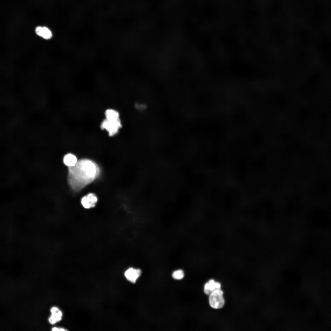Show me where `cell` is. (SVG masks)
Returning a JSON list of instances; mask_svg holds the SVG:
<instances>
[{
  "label": "cell",
  "instance_id": "6da1fadb",
  "mask_svg": "<svg viewBox=\"0 0 331 331\" xmlns=\"http://www.w3.org/2000/svg\"><path fill=\"white\" fill-rule=\"evenodd\" d=\"M100 172L99 167L93 161L80 160L75 166L68 168L69 184L73 189L79 191L93 181Z\"/></svg>",
  "mask_w": 331,
  "mask_h": 331
},
{
  "label": "cell",
  "instance_id": "7a4b0ae2",
  "mask_svg": "<svg viewBox=\"0 0 331 331\" xmlns=\"http://www.w3.org/2000/svg\"><path fill=\"white\" fill-rule=\"evenodd\" d=\"M121 127V123L120 118L114 120L105 119L101 124V128L106 130L110 136H112L116 134Z\"/></svg>",
  "mask_w": 331,
  "mask_h": 331
},
{
  "label": "cell",
  "instance_id": "3957f363",
  "mask_svg": "<svg viewBox=\"0 0 331 331\" xmlns=\"http://www.w3.org/2000/svg\"><path fill=\"white\" fill-rule=\"evenodd\" d=\"M223 294V292L220 289L215 291L209 295V303L211 307L219 309L223 307L225 303Z\"/></svg>",
  "mask_w": 331,
  "mask_h": 331
},
{
  "label": "cell",
  "instance_id": "277c9868",
  "mask_svg": "<svg viewBox=\"0 0 331 331\" xmlns=\"http://www.w3.org/2000/svg\"><path fill=\"white\" fill-rule=\"evenodd\" d=\"M97 201V198L93 193H90L83 196L81 200L83 207L86 209L94 207Z\"/></svg>",
  "mask_w": 331,
  "mask_h": 331
},
{
  "label": "cell",
  "instance_id": "5b68a950",
  "mask_svg": "<svg viewBox=\"0 0 331 331\" xmlns=\"http://www.w3.org/2000/svg\"><path fill=\"white\" fill-rule=\"evenodd\" d=\"M141 271L139 268H130L124 272L126 279L129 281L135 283L141 274Z\"/></svg>",
  "mask_w": 331,
  "mask_h": 331
},
{
  "label": "cell",
  "instance_id": "8992f818",
  "mask_svg": "<svg viewBox=\"0 0 331 331\" xmlns=\"http://www.w3.org/2000/svg\"><path fill=\"white\" fill-rule=\"evenodd\" d=\"M221 287L220 283L211 280L205 284L204 291L205 294L209 295L215 291L221 289Z\"/></svg>",
  "mask_w": 331,
  "mask_h": 331
},
{
  "label": "cell",
  "instance_id": "52a82bcc",
  "mask_svg": "<svg viewBox=\"0 0 331 331\" xmlns=\"http://www.w3.org/2000/svg\"><path fill=\"white\" fill-rule=\"evenodd\" d=\"M50 311L51 315L48 319V321L51 324H55L61 320L63 314L58 307L55 306L52 307Z\"/></svg>",
  "mask_w": 331,
  "mask_h": 331
},
{
  "label": "cell",
  "instance_id": "ba28073f",
  "mask_svg": "<svg viewBox=\"0 0 331 331\" xmlns=\"http://www.w3.org/2000/svg\"><path fill=\"white\" fill-rule=\"evenodd\" d=\"M35 32L37 35L46 40L51 39L52 36L51 31L46 27H37L35 29Z\"/></svg>",
  "mask_w": 331,
  "mask_h": 331
},
{
  "label": "cell",
  "instance_id": "9c48e42d",
  "mask_svg": "<svg viewBox=\"0 0 331 331\" xmlns=\"http://www.w3.org/2000/svg\"><path fill=\"white\" fill-rule=\"evenodd\" d=\"M63 161L64 164L68 167L75 166L78 161L76 157L71 153H68L65 155Z\"/></svg>",
  "mask_w": 331,
  "mask_h": 331
},
{
  "label": "cell",
  "instance_id": "30bf717a",
  "mask_svg": "<svg viewBox=\"0 0 331 331\" xmlns=\"http://www.w3.org/2000/svg\"><path fill=\"white\" fill-rule=\"evenodd\" d=\"M106 119L110 120H117L120 118L118 112L113 109H108L105 112Z\"/></svg>",
  "mask_w": 331,
  "mask_h": 331
},
{
  "label": "cell",
  "instance_id": "8fae6325",
  "mask_svg": "<svg viewBox=\"0 0 331 331\" xmlns=\"http://www.w3.org/2000/svg\"><path fill=\"white\" fill-rule=\"evenodd\" d=\"M173 277L176 280H181L184 277V273L181 269H178L174 271L172 273Z\"/></svg>",
  "mask_w": 331,
  "mask_h": 331
},
{
  "label": "cell",
  "instance_id": "7c38bea8",
  "mask_svg": "<svg viewBox=\"0 0 331 331\" xmlns=\"http://www.w3.org/2000/svg\"><path fill=\"white\" fill-rule=\"evenodd\" d=\"M51 330H52V331H64L67 330V329H64L63 328H57V327H54L52 328Z\"/></svg>",
  "mask_w": 331,
  "mask_h": 331
}]
</instances>
